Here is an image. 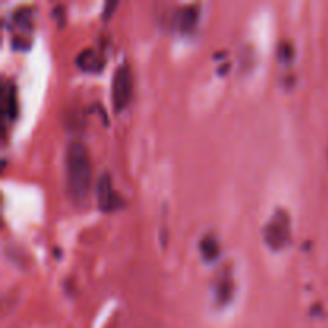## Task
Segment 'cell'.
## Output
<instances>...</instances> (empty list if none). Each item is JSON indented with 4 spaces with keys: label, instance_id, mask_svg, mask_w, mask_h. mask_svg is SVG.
<instances>
[{
    "label": "cell",
    "instance_id": "cell-1",
    "mask_svg": "<svg viewBox=\"0 0 328 328\" xmlns=\"http://www.w3.org/2000/svg\"><path fill=\"white\" fill-rule=\"evenodd\" d=\"M90 157L82 141L69 142L66 149V191L75 203L82 202L90 189Z\"/></svg>",
    "mask_w": 328,
    "mask_h": 328
},
{
    "label": "cell",
    "instance_id": "cell-3",
    "mask_svg": "<svg viewBox=\"0 0 328 328\" xmlns=\"http://www.w3.org/2000/svg\"><path fill=\"white\" fill-rule=\"evenodd\" d=\"M133 93V77L128 63H122L112 77V104L116 111L125 109L130 104Z\"/></svg>",
    "mask_w": 328,
    "mask_h": 328
},
{
    "label": "cell",
    "instance_id": "cell-6",
    "mask_svg": "<svg viewBox=\"0 0 328 328\" xmlns=\"http://www.w3.org/2000/svg\"><path fill=\"white\" fill-rule=\"evenodd\" d=\"M198 21V5H184L175 15V26L184 34L196 29Z\"/></svg>",
    "mask_w": 328,
    "mask_h": 328
},
{
    "label": "cell",
    "instance_id": "cell-5",
    "mask_svg": "<svg viewBox=\"0 0 328 328\" xmlns=\"http://www.w3.org/2000/svg\"><path fill=\"white\" fill-rule=\"evenodd\" d=\"M213 295H215V301L219 308L229 304L232 301L234 296V280L229 270H224L223 274L218 277V280L215 282V288H213Z\"/></svg>",
    "mask_w": 328,
    "mask_h": 328
},
{
    "label": "cell",
    "instance_id": "cell-7",
    "mask_svg": "<svg viewBox=\"0 0 328 328\" xmlns=\"http://www.w3.org/2000/svg\"><path fill=\"white\" fill-rule=\"evenodd\" d=\"M77 66L85 72H99L103 67V61L93 50H83V52L77 56Z\"/></svg>",
    "mask_w": 328,
    "mask_h": 328
},
{
    "label": "cell",
    "instance_id": "cell-11",
    "mask_svg": "<svg viewBox=\"0 0 328 328\" xmlns=\"http://www.w3.org/2000/svg\"><path fill=\"white\" fill-rule=\"evenodd\" d=\"M117 8V2H114V0H108V2L104 3V6H103V13H101V16L104 18V19H108L111 15H112V11Z\"/></svg>",
    "mask_w": 328,
    "mask_h": 328
},
{
    "label": "cell",
    "instance_id": "cell-4",
    "mask_svg": "<svg viewBox=\"0 0 328 328\" xmlns=\"http://www.w3.org/2000/svg\"><path fill=\"white\" fill-rule=\"evenodd\" d=\"M96 197H98V205L103 211H114L124 206V200L117 192H114L111 176L104 173L99 176L98 186H96Z\"/></svg>",
    "mask_w": 328,
    "mask_h": 328
},
{
    "label": "cell",
    "instance_id": "cell-2",
    "mask_svg": "<svg viewBox=\"0 0 328 328\" xmlns=\"http://www.w3.org/2000/svg\"><path fill=\"white\" fill-rule=\"evenodd\" d=\"M264 244L274 252L283 250L291 240V221L287 210L277 208L262 227Z\"/></svg>",
    "mask_w": 328,
    "mask_h": 328
},
{
    "label": "cell",
    "instance_id": "cell-8",
    "mask_svg": "<svg viewBox=\"0 0 328 328\" xmlns=\"http://www.w3.org/2000/svg\"><path fill=\"white\" fill-rule=\"evenodd\" d=\"M200 253L205 261H215L219 255V244L213 234H206L200 240Z\"/></svg>",
    "mask_w": 328,
    "mask_h": 328
},
{
    "label": "cell",
    "instance_id": "cell-10",
    "mask_svg": "<svg viewBox=\"0 0 328 328\" xmlns=\"http://www.w3.org/2000/svg\"><path fill=\"white\" fill-rule=\"evenodd\" d=\"M29 18H31V13L27 11V10H26V11L21 10V11H18L16 15H15V21H16V23H18L21 27H26V26L29 27V24H31V23H29Z\"/></svg>",
    "mask_w": 328,
    "mask_h": 328
},
{
    "label": "cell",
    "instance_id": "cell-12",
    "mask_svg": "<svg viewBox=\"0 0 328 328\" xmlns=\"http://www.w3.org/2000/svg\"><path fill=\"white\" fill-rule=\"evenodd\" d=\"M280 50H283V53H280V56L283 60H288V58H291V47H290V44H282L280 45Z\"/></svg>",
    "mask_w": 328,
    "mask_h": 328
},
{
    "label": "cell",
    "instance_id": "cell-9",
    "mask_svg": "<svg viewBox=\"0 0 328 328\" xmlns=\"http://www.w3.org/2000/svg\"><path fill=\"white\" fill-rule=\"evenodd\" d=\"M3 116L8 119L16 117V91L11 85L3 91Z\"/></svg>",
    "mask_w": 328,
    "mask_h": 328
}]
</instances>
